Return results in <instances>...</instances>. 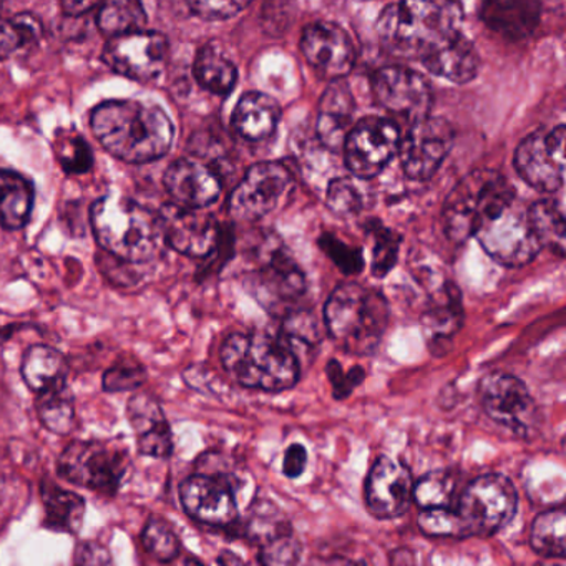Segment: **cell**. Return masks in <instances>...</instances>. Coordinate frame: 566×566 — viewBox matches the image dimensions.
<instances>
[{"label":"cell","mask_w":566,"mask_h":566,"mask_svg":"<svg viewBox=\"0 0 566 566\" xmlns=\"http://www.w3.org/2000/svg\"><path fill=\"white\" fill-rule=\"evenodd\" d=\"M102 147L125 164L160 160L174 145L175 128L164 108L140 101H107L92 112Z\"/></svg>","instance_id":"cell-1"},{"label":"cell","mask_w":566,"mask_h":566,"mask_svg":"<svg viewBox=\"0 0 566 566\" xmlns=\"http://www.w3.org/2000/svg\"><path fill=\"white\" fill-rule=\"evenodd\" d=\"M462 19L455 2H394L380 12L376 29L389 54L422 61L440 42L462 32Z\"/></svg>","instance_id":"cell-2"},{"label":"cell","mask_w":566,"mask_h":566,"mask_svg":"<svg viewBox=\"0 0 566 566\" xmlns=\"http://www.w3.org/2000/svg\"><path fill=\"white\" fill-rule=\"evenodd\" d=\"M91 223L98 247L127 263H148L165 244L157 214L122 195L95 201Z\"/></svg>","instance_id":"cell-3"},{"label":"cell","mask_w":566,"mask_h":566,"mask_svg":"<svg viewBox=\"0 0 566 566\" xmlns=\"http://www.w3.org/2000/svg\"><path fill=\"white\" fill-rule=\"evenodd\" d=\"M220 356L224 370L250 389L281 392L300 379V359L283 336L233 333L221 346Z\"/></svg>","instance_id":"cell-4"},{"label":"cell","mask_w":566,"mask_h":566,"mask_svg":"<svg viewBox=\"0 0 566 566\" xmlns=\"http://www.w3.org/2000/svg\"><path fill=\"white\" fill-rule=\"evenodd\" d=\"M327 333L349 354H373L389 321V306L379 291L344 283L334 290L324 307Z\"/></svg>","instance_id":"cell-5"},{"label":"cell","mask_w":566,"mask_h":566,"mask_svg":"<svg viewBox=\"0 0 566 566\" xmlns=\"http://www.w3.org/2000/svg\"><path fill=\"white\" fill-rule=\"evenodd\" d=\"M515 201V188L500 171H472L447 197L443 207L446 233L455 243H463L475 237L490 218Z\"/></svg>","instance_id":"cell-6"},{"label":"cell","mask_w":566,"mask_h":566,"mask_svg":"<svg viewBox=\"0 0 566 566\" xmlns=\"http://www.w3.org/2000/svg\"><path fill=\"white\" fill-rule=\"evenodd\" d=\"M516 490L506 476L486 473L463 490L455 513L463 536H489L502 530L516 512Z\"/></svg>","instance_id":"cell-7"},{"label":"cell","mask_w":566,"mask_h":566,"mask_svg":"<svg viewBox=\"0 0 566 566\" xmlns=\"http://www.w3.org/2000/svg\"><path fill=\"white\" fill-rule=\"evenodd\" d=\"M130 469V457L120 446L74 442L59 460V473L69 482L102 493H115Z\"/></svg>","instance_id":"cell-8"},{"label":"cell","mask_w":566,"mask_h":566,"mask_svg":"<svg viewBox=\"0 0 566 566\" xmlns=\"http://www.w3.org/2000/svg\"><path fill=\"white\" fill-rule=\"evenodd\" d=\"M475 238L492 260L509 268L532 263L542 250L530 227L526 210L516 201L490 218L476 231Z\"/></svg>","instance_id":"cell-9"},{"label":"cell","mask_w":566,"mask_h":566,"mask_svg":"<svg viewBox=\"0 0 566 566\" xmlns=\"http://www.w3.org/2000/svg\"><path fill=\"white\" fill-rule=\"evenodd\" d=\"M293 187V174L281 161L253 165L230 197L231 217L244 223L261 220L276 210Z\"/></svg>","instance_id":"cell-10"},{"label":"cell","mask_w":566,"mask_h":566,"mask_svg":"<svg viewBox=\"0 0 566 566\" xmlns=\"http://www.w3.org/2000/svg\"><path fill=\"white\" fill-rule=\"evenodd\" d=\"M399 125L380 117H366L354 124L344 142L346 167L357 178H374L399 154Z\"/></svg>","instance_id":"cell-11"},{"label":"cell","mask_w":566,"mask_h":566,"mask_svg":"<svg viewBox=\"0 0 566 566\" xmlns=\"http://www.w3.org/2000/svg\"><path fill=\"white\" fill-rule=\"evenodd\" d=\"M565 125L549 132H535L516 147L513 165L523 181L553 193L565 181Z\"/></svg>","instance_id":"cell-12"},{"label":"cell","mask_w":566,"mask_h":566,"mask_svg":"<svg viewBox=\"0 0 566 566\" xmlns=\"http://www.w3.org/2000/svg\"><path fill=\"white\" fill-rule=\"evenodd\" d=\"M168 39L160 32L142 31L108 39L102 61L122 77L150 82L161 75L168 62Z\"/></svg>","instance_id":"cell-13"},{"label":"cell","mask_w":566,"mask_h":566,"mask_svg":"<svg viewBox=\"0 0 566 566\" xmlns=\"http://www.w3.org/2000/svg\"><path fill=\"white\" fill-rule=\"evenodd\" d=\"M479 394L483 410L493 422L518 437L532 432L536 406L522 380L510 374L492 373L483 377Z\"/></svg>","instance_id":"cell-14"},{"label":"cell","mask_w":566,"mask_h":566,"mask_svg":"<svg viewBox=\"0 0 566 566\" xmlns=\"http://www.w3.org/2000/svg\"><path fill=\"white\" fill-rule=\"evenodd\" d=\"M452 145L453 128L443 118L427 117L409 125L399 145L403 174L410 180H430L439 171Z\"/></svg>","instance_id":"cell-15"},{"label":"cell","mask_w":566,"mask_h":566,"mask_svg":"<svg viewBox=\"0 0 566 566\" xmlns=\"http://www.w3.org/2000/svg\"><path fill=\"white\" fill-rule=\"evenodd\" d=\"M185 512L205 525L228 526L237 520L234 476L227 472L191 475L180 486Z\"/></svg>","instance_id":"cell-16"},{"label":"cell","mask_w":566,"mask_h":566,"mask_svg":"<svg viewBox=\"0 0 566 566\" xmlns=\"http://www.w3.org/2000/svg\"><path fill=\"white\" fill-rule=\"evenodd\" d=\"M373 91L380 107L409 125L430 117L432 87L419 72L406 67L380 69L373 77Z\"/></svg>","instance_id":"cell-17"},{"label":"cell","mask_w":566,"mask_h":566,"mask_svg":"<svg viewBox=\"0 0 566 566\" xmlns=\"http://www.w3.org/2000/svg\"><path fill=\"white\" fill-rule=\"evenodd\" d=\"M301 52L314 74L323 81H344L353 71L356 49L353 39L334 22H316L304 29Z\"/></svg>","instance_id":"cell-18"},{"label":"cell","mask_w":566,"mask_h":566,"mask_svg":"<svg viewBox=\"0 0 566 566\" xmlns=\"http://www.w3.org/2000/svg\"><path fill=\"white\" fill-rule=\"evenodd\" d=\"M164 243L190 258H207L220 243V227L211 214L170 203L157 213Z\"/></svg>","instance_id":"cell-19"},{"label":"cell","mask_w":566,"mask_h":566,"mask_svg":"<svg viewBox=\"0 0 566 566\" xmlns=\"http://www.w3.org/2000/svg\"><path fill=\"white\" fill-rule=\"evenodd\" d=\"M412 500L413 480L409 469L389 457H379L367 479L369 512L377 518H396L409 510Z\"/></svg>","instance_id":"cell-20"},{"label":"cell","mask_w":566,"mask_h":566,"mask_svg":"<svg viewBox=\"0 0 566 566\" xmlns=\"http://www.w3.org/2000/svg\"><path fill=\"white\" fill-rule=\"evenodd\" d=\"M165 190L174 205L188 210H203L221 195V180L213 168L200 160L181 158L165 171Z\"/></svg>","instance_id":"cell-21"},{"label":"cell","mask_w":566,"mask_h":566,"mask_svg":"<svg viewBox=\"0 0 566 566\" xmlns=\"http://www.w3.org/2000/svg\"><path fill=\"white\" fill-rule=\"evenodd\" d=\"M128 420L137 432L138 450L144 455L167 459L174 452V437L160 402L150 394H135L128 400Z\"/></svg>","instance_id":"cell-22"},{"label":"cell","mask_w":566,"mask_h":566,"mask_svg":"<svg viewBox=\"0 0 566 566\" xmlns=\"http://www.w3.org/2000/svg\"><path fill=\"white\" fill-rule=\"evenodd\" d=\"M354 112L356 102L347 82H331L317 111L316 134L324 147L334 151L344 147L354 127Z\"/></svg>","instance_id":"cell-23"},{"label":"cell","mask_w":566,"mask_h":566,"mask_svg":"<svg viewBox=\"0 0 566 566\" xmlns=\"http://www.w3.org/2000/svg\"><path fill=\"white\" fill-rule=\"evenodd\" d=\"M430 74L447 78L453 84H469L476 77L480 59L475 45L459 32L446 39L422 59Z\"/></svg>","instance_id":"cell-24"},{"label":"cell","mask_w":566,"mask_h":566,"mask_svg":"<svg viewBox=\"0 0 566 566\" xmlns=\"http://www.w3.org/2000/svg\"><path fill=\"white\" fill-rule=\"evenodd\" d=\"M280 118V104L271 95L248 92L234 107L231 124L244 140L263 142L276 132Z\"/></svg>","instance_id":"cell-25"},{"label":"cell","mask_w":566,"mask_h":566,"mask_svg":"<svg viewBox=\"0 0 566 566\" xmlns=\"http://www.w3.org/2000/svg\"><path fill=\"white\" fill-rule=\"evenodd\" d=\"M480 18L490 31L510 41H520L535 31L542 8L538 2H486Z\"/></svg>","instance_id":"cell-26"},{"label":"cell","mask_w":566,"mask_h":566,"mask_svg":"<svg viewBox=\"0 0 566 566\" xmlns=\"http://www.w3.org/2000/svg\"><path fill=\"white\" fill-rule=\"evenodd\" d=\"M260 287L274 303H293L303 296L306 277L300 264L284 251L274 250L260 270Z\"/></svg>","instance_id":"cell-27"},{"label":"cell","mask_w":566,"mask_h":566,"mask_svg":"<svg viewBox=\"0 0 566 566\" xmlns=\"http://www.w3.org/2000/svg\"><path fill=\"white\" fill-rule=\"evenodd\" d=\"M25 384L34 392L45 394L65 387L69 376L67 360L64 354L51 346H32L25 353L21 367Z\"/></svg>","instance_id":"cell-28"},{"label":"cell","mask_w":566,"mask_h":566,"mask_svg":"<svg viewBox=\"0 0 566 566\" xmlns=\"http://www.w3.org/2000/svg\"><path fill=\"white\" fill-rule=\"evenodd\" d=\"M35 190L21 174L0 168V227L21 230L31 220Z\"/></svg>","instance_id":"cell-29"},{"label":"cell","mask_w":566,"mask_h":566,"mask_svg":"<svg viewBox=\"0 0 566 566\" xmlns=\"http://www.w3.org/2000/svg\"><path fill=\"white\" fill-rule=\"evenodd\" d=\"M198 84L213 95L228 97L237 87L238 69L217 44L200 49L193 64Z\"/></svg>","instance_id":"cell-30"},{"label":"cell","mask_w":566,"mask_h":566,"mask_svg":"<svg viewBox=\"0 0 566 566\" xmlns=\"http://www.w3.org/2000/svg\"><path fill=\"white\" fill-rule=\"evenodd\" d=\"M41 493L45 509V526L55 532L77 533L84 520V499L49 482L41 486Z\"/></svg>","instance_id":"cell-31"},{"label":"cell","mask_w":566,"mask_h":566,"mask_svg":"<svg viewBox=\"0 0 566 566\" xmlns=\"http://www.w3.org/2000/svg\"><path fill=\"white\" fill-rule=\"evenodd\" d=\"M526 214L539 247L548 248L556 256H565L566 221L562 205L556 200H539Z\"/></svg>","instance_id":"cell-32"},{"label":"cell","mask_w":566,"mask_h":566,"mask_svg":"<svg viewBox=\"0 0 566 566\" xmlns=\"http://www.w3.org/2000/svg\"><path fill=\"white\" fill-rule=\"evenodd\" d=\"M147 12L140 2L135 0H114L98 6L97 25L107 38H122L147 31Z\"/></svg>","instance_id":"cell-33"},{"label":"cell","mask_w":566,"mask_h":566,"mask_svg":"<svg viewBox=\"0 0 566 566\" xmlns=\"http://www.w3.org/2000/svg\"><path fill=\"white\" fill-rule=\"evenodd\" d=\"M42 22L31 12L0 18V59L29 51L42 39Z\"/></svg>","instance_id":"cell-34"},{"label":"cell","mask_w":566,"mask_h":566,"mask_svg":"<svg viewBox=\"0 0 566 566\" xmlns=\"http://www.w3.org/2000/svg\"><path fill=\"white\" fill-rule=\"evenodd\" d=\"M566 516L565 510L553 509L539 513L532 525L533 549L543 556L563 558L566 552Z\"/></svg>","instance_id":"cell-35"},{"label":"cell","mask_w":566,"mask_h":566,"mask_svg":"<svg viewBox=\"0 0 566 566\" xmlns=\"http://www.w3.org/2000/svg\"><path fill=\"white\" fill-rule=\"evenodd\" d=\"M54 154L67 175H84L94 167V151L77 132H59L54 142Z\"/></svg>","instance_id":"cell-36"},{"label":"cell","mask_w":566,"mask_h":566,"mask_svg":"<svg viewBox=\"0 0 566 566\" xmlns=\"http://www.w3.org/2000/svg\"><path fill=\"white\" fill-rule=\"evenodd\" d=\"M39 417L45 429L59 436H67L75 422V407L71 394L65 387L41 394Z\"/></svg>","instance_id":"cell-37"},{"label":"cell","mask_w":566,"mask_h":566,"mask_svg":"<svg viewBox=\"0 0 566 566\" xmlns=\"http://www.w3.org/2000/svg\"><path fill=\"white\" fill-rule=\"evenodd\" d=\"M244 532L260 545L291 533L290 523L283 518L277 506L270 502L254 503L244 523Z\"/></svg>","instance_id":"cell-38"},{"label":"cell","mask_w":566,"mask_h":566,"mask_svg":"<svg viewBox=\"0 0 566 566\" xmlns=\"http://www.w3.org/2000/svg\"><path fill=\"white\" fill-rule=\"evenodd\" d=\"M462 324V303L455 287L447 284L446 297L436 306L430 307L423 316V326L432 334L433 339L449 337L459 329Z\"/></svg>","instance_id":"cell-39"},{"label":"cell","mask_w":566,"mask_h":566,"mask_svg":"<svg viewBox=\"0 0 566 566\" xmlns=\"http://www.w3.org/2000/svg\"><path fill=\"white\" fill-rule=\"evenodd\" d=\"M142 543L145 549L161 563L174 562L180 553V539L171 528L170 523L160 516H150L142 532Z\"/></svg>","instance_id":"cell-40"},{"label":"cell","mask_w":566,"mask_h":566,"mask_svg":"<svg viewBox=\"0 0 566 566\" xmlns=\"http://www.w3.org/2000/svg\"><path fill=\"white\" fill-rule=\"evenodd\" d=\"M453 493H455V480L449 472L429 473L413 485V500L423 510L450 509Z\"/></svg>","instance_id":"cell-41"},{"label":"cell","mask_w":566,"mask_h":566,"mask_svg":"<svg viewBox=\"0 0 566 566\" xmlns=\"http://www.w3.org/2000/svg\"><path fill=\"white\" fill-rule=\"evenodd\" d=\"M366 230L374 238L373 274L384 277L396 266L400 238L379 221H370L366 224Z\"/></svg>","instance_id":"cell-42"},{"label":"cell","mask_w":566,"mask_h":566,"mask_svg":"<svg viewBox=\"0 0 566 566\" xmlns=\"http://www.w3.org/2000/svg\"><path fill=\"white\" fill-rule=\"evenodd\" d=\"M326 205L333 213L349 217L363 210L364 198L356 181L349 178H336L327 187Z\"/></svg>","instance_id":"cell-43"},{"label":"cell","mask_w":566,"mask_h":566,"mask_svg":"<svg viewBox=\"0 0 566 566\" xmlns=\"http://www.w3.org/2000/svg\"><path fill=\"white\" fill-rule=\"evenodd\" d=\"M419 528L429 536L465 538L459 516L453 509L423 510L419 515Z\"/></svg>","instance_id":"cell-44"},{"label":"cell","mask_w":566,"mask_h":566,"mask_svg":"<svg viewBox=\"0 0 566 566\" xmlns=\"http://www.w3.org/2000/svg\"><path fill=\"white\" fill-rule=\"evenodd\" d=\"M147 379V370L142 364L132 359L120 360L105 373L104 389L108 392H125L135 390Z\"/></svg>","instance_id":"cell-45"},{"label":"cell","mask_w":566,"mask_h":566,"mask_svg":"<svg viewBox=\"0 0 566 566\" xmlns=\"http://www.w3.org/2000/svg\"><path fill=\"white\" fill-rule=\"evenodd\" d=\"M301 546L291 533L277 536L261 545V566H296L300 562Z\"/></svg>","instance_id":"cell-46"},{"label":"cell","mask_w":566,"mask_h":566,"mask_svg":"<svg viewBox=\"0 0 566 566\" xmlns=\"http://www.w3.org/2000/svg\"><path fill=\"white\" fill-rule=\"evenodd\" d=\"M319 244L343 273L357 274L363 271L364 258L359 248L347 247L346 243L329 233L323 234Z\"/></svg>","instance_id":"cell-47"},{"label":"cell","mask_w":566,"mask_h":566,"mask_svg":"<svg viewBox=\"0 0 566 566\" xmlns=\"http://www.w3.org/2000/svg\"><path fill=\"white\" fill-rule=\"evenodd\" d=\"M284 340L290 344L294 350L296 344H303L306 347H313L319 340V329H317L316 317L307 313H296L290 316L284 323ZM296 353V350H294Z\"/></svg>","instance_id":"cell-48"},{"label":"cell","mask_w":566,"mask_h":566,"mask_svg":"<svg viewBox=\"0 0 566 566\" xmlns=\"http://www.w3.org/2000/svg\"><path fill=\"white\" fill-rule=\"evenodd\" d=\"M248 8V2H191L190 9L205 21H227Z\"/></svg>","instance_id":"cell-49"},{"label":"cell","mask_w":566,"mask_h":566,"mask_svg":"<svg viewBox=\"0 0 566 566\" xmlns=\"http://www.w3.org/2000/svg\"><path fill=\"white\" fill-rule=\"evenodd\" d=\"M75 566H115L114 556L107 546L95 539L78 543L75 549Z\"/></svg>","instance_id":"cell-50"},{"label":"cell","mask_w":566,"mask_h":566,"mask_svg":"<svg viewBox=\"0 0 566 566\" xmlns=\"http://www.w3.org/2000/svg\"><path fill=\"white\" fill-rule=\"evenodd\" d=\"M327 376H329L334 390H336V397L343 399V397L349 396L350 390L357 384L363 382L364 370L360 367H356L349 374H344L343 367L336 360H331L329 366H327Z\"/></svg>","instance_id":"cell-51"},{"label":"cell","mask_w":566,"mask_h":566,"mask_svg":"<svg viewBox=\"0 0 566 566\" xmlns=\"http://www.w3.org/2000/svg\"><path fill=\"white\" fill-rule=\"evenodd\" d=\"M307 452L301 443H293L284 455L283 470L291 479H296L306 469Z\"/></svg>","instance_id":"cell-52"},{"label":"cell","mask_w":566,"mask_h":566,"mask_svg":"<svg viewBox=\"0 0 566 566\" xmlns=\"http://www.w3.org/2000/svg\"><path fill=\"white\" fill-rule=\"evenodd\" d=\"M95 8H98L97 2H62V9L69 15H84Z\"/></svg>","instance_id":"cell-53"},{"label":"cell","mask_w":566,"mask_h":566,"mask_svg":"<svg viewBox=\"0 0 566 566\" xmlns=\"http://www.w3.org/2000/svg\"><path fill=\"white\" fill-rule=\"evenodd\" d=\"M221 566H244V563L241 562L240 556L233 555L231 552H223L218 558Z\"/></svg>","instance_id":"cell-54"},{"label":"cell","mask_w":566,"mask_h":566,"mask_svg":"<svg viewBox=\"0 0 566 566\" xmlns=\"http://www.w3.org/2000/svg\"><path fill=\"white\" fill-rule=\"evenodd\" d=\"M175 566H203V565H201V563L198 562V559L184 558V559H181V562H178L177 565H175Z\"/></svg>","instance_id":"cell-55"},{"label":"cell","mask_w":566,"mask_h":566,"mask_svg":"<svg viewBox=\"0 0 566 566\" xmlns=\"http://www.w3.org/2000/svg\"><path fill=\"white\" fill-rule=\"evenodd\" d=\"M536 566H563V565H555V563H553V565H549V563H542V565H536Z\"/></svg>","instance_id":"cell-56"}]
</instances>
